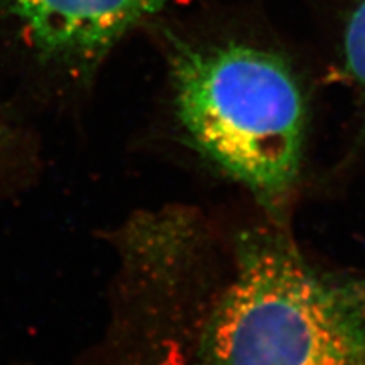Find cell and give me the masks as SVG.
<instances>
[{"label": "cell", "instance_id": "cell-2", "mask_svg": "<svg viewBox=\"0 0 365 365\" xmlns=\"http://www.w3.org/2000/svg\"><path fill=\"white\" fill-rule=\"evenodd\" d=\"M177 114L192 143L268 207L300 173L306 106L289 64L245 43L181 46L173 58Z\"/></svg>", "mask_w": 365, "mask_h": 365}, {"label": "cell", "instance_id": "cell-3", "mask_svg": "<svg viewBox=\"0 0 365 365\" xmlns=\"http://www.w3.org/2000/svg\"><path fill=\"white\" fill-rule=\"evenodd\" d=\"M32 43L60 61L87 66L168 0H8Z\"/></svg>", "mask_w": 365, "mask_h": 365}, {"label": "cell", "instance_id": "cell-4", "mask_svg": "<svg viewBox=\"0 0 365 365\" xmlns=\"http://www.w3.org/2000/svg\"><path fill=\"white\" fill-rule=\"evenodd\" d=\"M347 72L365 96V0H358L344 32Z\"/></svg>", "mask_w": 365, "mask_h": 365}, {"label": "cell", "instance_id": "cell-1", "mask_svg": "<svg viewBox=\"0 0 365 365\" xmlns=\"http://www.w3.org/2000/svg\"><path fill=\"white\" fill-rule=\"evenodd\" d=\"M200 358L202 365H365V274L329 277L282 235H244Z\"/></svg>", "mask_w": 365, "mask_h": 365}, {"label": "cell", "instance_id": "cell-5", "mask_svg": "<svg viewBox=\"0 0 365 365\" xmlns=\"http://www.w3.org/2000/svg\"><path fill=\"white\" fill-rule=\"evenodd\" d=\"M6 137H8L6 130H5V127H4V122H2V119H0V146L4 145V142L6 140Z\"/></svg>", "mask_w": 365, "mask_h": 365}]
</instances>
